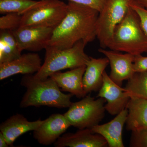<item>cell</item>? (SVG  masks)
<instances>
[{"label": "cell", "mask_w": 147, "mask_h": 147, "mask_svg": "<svg viewBox=\"0 0 147 147\" xmlns=\"http://www.w3.org/2000/svg\"><path fill=\"white\" fill-rule=\"evenodd\" d=\"M64 18L54 29L48 46L59 49L70 48L80 40L87 44L96 38V23L99 12L68 1Z\"/></svg>", "instance_id": "obj_1"}, {"label": "cell", "mask_w": 147, "mask_h": 147, "mask_svg": "<svg viewBox=\"0 0 147 147\" xmlns=\"http://www.w3.org/2000/svg\"><path fill=\"white\" fill-rule=\"evenodd\" d=\"M21 85L26 88L20 102L21 108L46 106L62 108H69L72 104L74 95L64 94L51 77L45 80H36L33 74H27L22 78Z\"/></svg>", "instance_id": "obj_2"}, {"label": "cell", "mask_w": 147, "mask_h": 147, "mask_svg": "<svg viewBox=\"0 0 147 147\" xmlns=\"http://www.w3.org/2000/svg\"><path fill=\"white\" fill-rule=\"evenodd\" d=\"M108 48L134 56L147 53V36L139 15L130 6L115 29Z\"/></svg>", "instance_id": "obj_3"}, {"label": "cell", "mask_w": 147, "mask_h": 147, "mask_svg": "<svg viewBox=\"0 0 147 147\" xmlns=\"http://www.w3.org/2000/svg\"><path fill=\"white\" fill-rule=\"evenodd\" d=\"M87 44L82 40L71 47L59 49L48 46L45 48V61L39 71L33 75L36 80H43L53 74L67 69L76 68L86 65L90 57L85 52Z\"/></svg>", "instance_id": "obj_4"}, {"label": "cell", "mask_w": 147, "mask_h": 147, "mask_svg": "<svg viewBox=\"0 0 147 147\" xmlns=\"http://www.w3.org/2000/svg\"><path fill=\"white\" fill-rule=\"evenodd\" d=\"M105 99H95L90 95L80 101L72 102L64 114L71 126L79 129L92 128L99 124L105 116Z\"/></svg>", "instance_id": "obj_5"}, {"label": "cell", "mask_w": 147, "mask_h": 147, "mask_svg": "<svg viewBox=\"0 0 147 147\" xmlns=\"http://www.w3.org/2000/svg\"><path fill=\"white\" fill-rule=\"evenodd\" d=\"M132 0H107L99 12L96 38L101 48H108L114 30L126 15Z\"/></svg>", "instance_id": "obj_6"}, {"label": "cell", "mask_w": 147, "mask_h": 147, "mask_svg": "<svg viewBox=\"0 0 147 147\" xmlns=\"http://www.w3.org/2000/svg\"><path fill=\"white\" fill-rule=\"evenodd\" d=\"M67 4L61 0H41L22 15L20 27L40 26L55 28L64 18Z\"/></svg>", "instance_id": "obj_7"}, {"label": "cell", "mask_w": 147, "mask_h": 147, "mask_svg": "<svg viewBox=\"0 0 147 147\" xmlns=\"http://www.w3.org/2000/svg\"><path fill=\"white\" fill-rule=\"evenodd\" d=\"M55 28L30 26L19 27L12 31L21 51L38 52L45 49Z\"/></svg>", "instance_id": "obj_8"}, {"label": "cell", "mask_w": 147, "mask_h": 147, "mask_svg": "<svg viewBox=\"0 0 147 147\" xmlns=\"http://www.w3.org/2000/svg\"><path fill=\"white\" fill-rule=\"evenodd\" d=\"M97 97L105 99V110L112 115H117L126 108L130 96L125 89L113 82L106 71L103 75L102 86Z\"/></svg>", "instance_id": "obj_9"}, {"label": "cell", "mask_w": 147, "mask_h": 147, "mask_svg": "<svg viewBox=\"0 0 147 147\" xmlns=\"http://www.w3.org/2000/svg\"><path fill=\"white\" fill-rule=\"evenodd\" d=\"M109 60L111 67L109 76L110 79L121 86L123 82L128 80L134 75V62L135 56L129 53L121 54L113 50H106L104 48L98 49Z\"/></svg>", "instance_id": "obj_10"}, {"label": "cell", "mask_w": 147, "mask_h": 147, "mask_svg": "<svg viewBox=\"0 0 147 147\" xmlns=\"http://www.w3.org/2000/svg\"><path fill=\"white\" fill-rule=\"evenodd\" d=\"M70 126L64 115L53 114L33 131L34 137L40 144L48 146L55 144Z\"/></svg>", "instance_id": "obj_11"}, {"label": "cell", "mask_w": 147, "mask_h": 147, "mask_svg": "<svg viewBox=\"0 0 147 147\" xmlns=\"http://www.w3.org/2000/svg\"><path fill=\"white\" fill-rule=\"evenodd\" d=\"M42 64L39 55L29 53L22 55L14 60L0 63V80L17 74H33L39 71Z\"/></svg>", "instance_id": "obj_12"}, {"label": "cell", "mask_w": 147, "mask_h": 147, "mask_svg": "<svg viewBox=\"0 0 147 147\" xmlns=\"http://www.w3.org/2000/svg\"><path fill=\"white\" fill-rule=\"evenodd\" d=\"M56 147H106L108 143L100 134L89 128L79 129L75 133L63 134L55 142Z\"/></svg>", "instance_id": "obj_13"}, {"label": "cell", "mask_w": 147, "mask_h": 147, "mask_svg": "<svg viewBox=\"0 0 147 147\" xmlns=\"http://www.w3.org/2000/svg\"><path fill=\"white\" fill-rule=\"evenodd\" d=\"M128 110L124 109L112 120L102 125H98L91 128L94 133L100 134L104 138L109 147H124L122 133L126 123Z\"/></svg>", "instance_id": "obj_14"}, {"label": "cell", "mask_w": 147, "mask_h": 147, "mask_svg": "<svg viewBox=\"0 0 147 147\" xmlns=\"http://www.w3.org/2000/svg\"><path fill=\"white\" fill-rule=\"evenodd\" d=\"M42 122L41 120L30 121L23 115L16 114L1 124L0 130L9 146H13V143L18 137L28 131H34Z\"/></svg>", "instance_id": "obj_15"}, {"label": "cell", "mask_w": 147, "mask_h": 147, "mask_svg": "<svg viewBox=\"0 0 147 147\" xmlns=\"http://www.w3.org/2000/svg\"><path fill=\"white\" fill-rule=\"evenodd\" d=\"M86 69V65H84L65 72L58 71L50 77L62 90L68 92L78 98H84L87 95L84 91L83 81Z\"/></svg>", "instance_id": "obj_16"}, {"label": "cell", "mask_w": 147, "mask_h": 147, "mask_svg": "<svg viewBox=\"0 0 147 147\" xmlns=\"http://www.w3.org/2000/svg\"><path fill=\"white\" fill-rule=\"evenodd\" d=\"M109 64L107 57L96 59L90 57L86 63V69L83 76V86L86 94L99 91L103 82V75Z\"/></svg>", "instance_id": "obj_17"}, {"label": "cell", "mask_w": 147, "mask_h": 147, "mask_svg": "<svg viewBox=\"0 0 147 147\" xmlns=\"http://www.w3.org/2000/svg\"><path fill=\"white\" fill-rule=\"evenodd\" d=\"M128 115L125 123L128 131L147 127V99L131 97L126 107Z\"/></svg>", "instance_id": "obj_18"}, {"label": "cell", "mask_w": 147, "mask_h": 147, "mask_svg": "<svg viewBox=\"0 0 147 147\" xmlns=\"http://www.w3.org/2000/svg\"><path fill=\"white\" fill-rule=\"evenodd\" d=\"M21 51L12 31L1 30L0 63L9 62L19 58Z\"/></svg>", "instance_id": "obj_19"}, {"label": "cell", "mask_w": 147, "mask_h": 147, "mask_svg": "<svg viewBox=\"0 0 147 147\" xmlns=\"http://www.w3.org/2000/svg\"><path fill=\"white\" fill-rule=\"evenodd\" d=\"M130 97L147 99V71L135 72L125 88Z\"/></svg>", "instance_id": "obj_20"}, {"label": "cell", "mask_w": 147, "mask_h": 147, "mask_svg": "<svg viewBox=\"0 0 147 147\" xmlns=\"http://www.w3.org/2000/svg\"><path fill=\"white\" fill-rule=\"evenodd\" d=\"M39 2L34 0H0V13H15L22 15Z\"/></svg>", "instance_id": "obj_21"}, {"label": "cell", "mask_w": 147, "mask_h": 147, "mask_svg": "<svg viewBox=\"0 0 147 147\" xmlns=\"http://www.w3.org/2000/svg\"><path fill=\"white\" fill-rule=\"evenodd\" d=\"M22 15L17 13H6L0 18L1 30L13 31L20 26Z\"/></svg>", "instance_id": "obj_22"}, {"label": "cell", "mask_w": 147, "mask_h": 147, "mask_svg": "<svg viewBox=\"0 0 147 147\" xmlns=\"http://www.w3.org/2000/svg\"><path fill=\"white\" fill-rule=\"evenodd\" d=\"M129 146L147 147V127L131 131Z\"/></svg>", "instance_id": "obj_23"}, {"label": "cell", "mask_w": 147, "mask_h": 147, "mask_svg": "<svg viewBox=\"0 0 147 147\" xmlns=\"http://www.w3.org/2000/svg\"><path fill=\"white\" fill-rule=\"evenodd\" d=\"M129 5L139 15L142 28L147 36V9L140 5L136 0H132Z\"/></svg>", "instance_id": "obj_24"}, {"label": "cell", "mask_w": 147, "mask_h": 147, "mask_svg": "<svg viewBox=\"0 0 147 147\" xmlns=\"http://www.w3.org/2000/svg\"><path fill=\"white\" fill-rule=\"evenodd\" d=\"M93 9L100 12L107 0H67Z\"/></svg>", "instance_id": "obj_25"}, {"label": "cell", "mask_w": 147, "mask_h": 147, "mask_svg": "<svg viewBox=\"0 0 147 147\" xmlns=\"http://www.w3.org/2000/svg\"><path fill=\"white\" fill-rule=\"evenodd\" d=\"M135 72L147 71V57L142 55L135 56L134 62Z\"/></svg>", "instance_id": "obj_26"}, {"label": "cell", "mask_w": 147, "mask_h": 147, "mask_svg": "<svg viewBox=\"0 0 147 147\" xmlns=\"http://www.w3.org/2000/svg\"><path fill=\"white\" fill-rule=\"evenodd\" d=\"M9 146L7 142L5 137L1 132H0V147H7Z\"/></svg>", "instance_id": "obj_27"}, {"label": "cell", "mask_w": 147, "mask_h": 147, "mask_svg": "<svg viewBox=\"0 0 147 147\" xmlns=\"http://www.w3.org/2000/svg\"><path fill=\"white\" fill-rule=\"evenodd\" d=\"M138 3L147 9V0H136Z\"/></svg>", "instance_id": "obj_28"}]
</instances>
